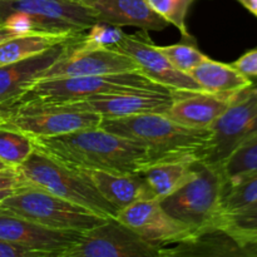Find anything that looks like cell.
Returning <instances> with one entry per match:
<instances>
[{
  "instance_id": "36",
  "label": "cell",
  "mask_w": 257,
  "mask_h": 257,
  "mask_svg": "<svg viewBox=\"0 0 257 257\" xmlns=\"http://www.w3.org/2000/svg\"><path fill=\"white\" fill-rule=\"evenodd\" d=\"M13 103H15V102L0 103V123H2L3 119H4V118L8 115V113H9L10 107H12Z\"/></svg>"
},
{
  "instance_id": "18",
  "label": "cell",
  "mask_w": 257,
  "mask_h": 257,
  "mask_svg": "<svg viewBox=\"0 0 257 257\" xmlns=\"http://www.w3.org/2000/svg\"><path fill=\"white\" fill-rule=\"evenodd\" d=\"M69 42L55 45L33 57L2 65L0 67V103L15 102L65 52Z\"/></svg>"
},
{
  "instance_id": "10",
  "label": "cell",
  "mask_w": 257,
  "mask_h": 257,
  "mask_svg": "<svg viewBox=\"0 0 257 257\" xmlns=\"http://www.w3.org/2000/svg\"><path fill=\"white\" fill-rule=\"evenodd\" d=\"M163 246L155 245L128 226L109 217L87 231L82 241L63 257H162Z\"/></svg>"
},
{
  "instance_id": "29",
  "label": "cell",
  "mask_w": 257,
  "mask_h": 257,
  "mask_svg": "<svg viewBox=\"0 0 257 257\" xmlns=\"http://www.w3.org/2000/svg\"><path fill=\"white\" fill-rule=\"evenodd\" d=\"M87 34H82L74 43V48L78 50L99 49L108 48L110 49L124 38V33L120 27L97 22L89 28Z\"/></svg>"
},
{
  "instance_id": "19",
  "label": "cell",
  "mask_w": 257,
  "mask_h": 257,
  "mask_svg": "<svg viewBox=\"0 0 257 257\" xmlns=\"http://www.w3.org/2000/svg\"><path fill=\"white\" fill-rule=\"evenodd\" d=\"M82 4L95 13L98 22L115 27H137L145 32H158L168 27L146 0H85Z\"/></svg>"
},
{
  "instance_id": "33",
  "label": "cell",
  "mask_w": 257,
  "mask_h": 257,
  "mask_svg": "<svg viewBox=\"0 0 257 257\" xmlns=\"http://www.w3.org/2000/svg\"><path fill=\"white\" fill-rule=\"evenodd\" d=\"M20 187H24V182L17 168L9 167L0 171V190H18Z\"/></svg>"
},
{
  "instance_id": "32",
  "label": "cell",
  "mask_w": 257,
  "mask_h": 257,
  "mask_svg": "<svg viewBox=\"0 0 257 257\" xmlns=\"http://www.w3.org/2000/svg\"><path fill=\"white\" fill-rule=\"evenodd\" d=\"M233 67L247 79L257 84V48L248 50L232 63Z\"/></svg>"
},
{
  "instance_id": "35",
  "label": "cell",
  "mask_w": 257,
  "mask_h": 257,
  "mask_svg": "<svg viewBox=\"0 0 257 257\" xmlns=\"http://www.w3.org/2000/svg\"><path fill=\"white\" fill-rule=\"evenodd\" d=\"M17 35L20 34H18V33L14 32L13 29H9V28L0 25V43H3L7 39H10V38L13 37H17Z\"/></svg>"
},
{
  "instance_id": "25",
  "label": "cell",
  "mask_w": 257,
  "mask_h": 257,
  "mask_svg": "<svg viewBox=\"0 0 257 257\" xmlns=\"http://www.w3.org/2000/svg\"><path fill=\"white\" fill-rule=\"evenodd\" d=\"M220 170L223 176V183L257 172V133L233 151L220 166Z\"/></svg>"
},
{
  "instance_id": "5",
  "label": "cell",
  "mask_w": 257,
  "mask_h": 257,
  "mask_svg": "<svg viewBox=\"0 0 257 257\" xmlns=\"http://www.w3.org/2000/svg\"><path fill=\"white\" fill-rule=\"evenodd\" d=\"M15 168L24 186L40 188L83 206L105 218L117 216V208L108 202L87 180L78 175L77 171L58 162L35 147L27 160Z\"/></svg>"
},
{
  "instance_id": "26",
  "label": "cell",
  "mask_w": 257,
  "mask_h": 257,
  "mask_svg": "<svg viewBox=\"0 0 257 257\" xmlns=\"http://www.w3.org/2000/svg\"><path fill=\"white\" fill-rule=\"evenodd\" d=\"M255 200H257V172L223 183L221 215L240 210Z\"/></svg>"
},
{
  "instance_id": "15",
  "label": "cell",
  "mask_w": 257,
  "mask_h": 257,
  "mask_svg": "<svg viewBox=\"0 0 257 257\" xmlns=\"http://www.w3.org/2000/svg\"><path fill=\"white\" fill-rule=\"evenodd\" d=\"M83 235L84 232L78 231L52 230L17 216L0 213V240L49 251L54 257L64 256L82 241Z\"/></svg>"
},
{
  "instance_id": "1",
  "label": "cell",
  "mask_w": 257,
  "mask_h": 257,
  "mask_svg": "<svg viewBox=\"0 0 257 257\" xmlns=\"http://www.w3.org/2000/svg\"><path fill=\"white\" fill-rule=\"evenodd\" d=\"M32 140L37 150L73 170L140 173L150 166L161 163L142 145L100 127Z\"/></svg>"
},
{
  "instance_id": "37",
  "label": "cell",
  "mask_w": 257,
  "mask_h": 257,
  "mask_svg": "<svg viewBox=\"0 0 257 257\" xmlns=\"http://www.w3.org/2000/svg\"><path fill=\"white\" fill-rule=\"evenodd\" d=\"M252 257H257V245L252 246Z\"/></svg>"
},
{
  "instance_id": "11",
  "label": "cell",
  "mask_w": 257,
  "mask_h": 257,
  "mask_svg": "<svg viewBox=\"0 0 257 257\" xmlns=\"http://www.w3.org/2000/svg\"><path fill=\"white\" fill-rule=\"evenodd\" d=\"M80 35L70 40L65 52L40 75L39 79L90 77L140 70L137 63L130 55L117 50L108 48L89 50L75 49L74 43Z\"/></svg>"
},
{
  "instance_id": "16",
  "label": "cell",
  "mask_w": 257,
  "mask_h": 257,
  "mask_svg": "<svg viewBox=\"0 0 257 257\" xmlns=\"http://www.w3.org/2000/svg\"><path fill=\"white\" fill-rule=\"evenodd\" d=\"M236 92H183L163 114L170 119L192 128H210L227 109Z\"/></svg>"
},
{
  "instance_id": "24",
  "label": "cell",
  "mask_w": 257,
  "mask_h": 257,
  "mask_svg": "<svg viewBox=\"0 0 257 257\" xmlns=\"http://www.w3.org/2000/svg\"><path fill=\"white\" fill-rule=\"evenodd\" d=\"M216 228L226 231L245 246L251 257V246L257 245V200L240 210L221 215Z\"/></svg>"
},
{
  "instance_id": "27",
  "label": "cell",
  "mask_w": 257,
  "mask_h": 257,
  "mask_svg": "<svg viewBox=\"0 0 257 257\" xmlns=\"http://www.w3.org/2000/svg\"><path fill=\"white\" fill-rule=\"evenodd\" d=\"M34 151L29 136L0 127V161L9 167H18Z\"/></svg>"
},
{
  "instance_id": "2",
  "label": "cell",
  "mask_w": 257,
  "mask_h": 257,
  "mask_svg": "<svg viewBox=\"0 0 257 257\" xmlns=\"http://www.w3.org/2000/svg\"><path fill=\"white\" fill-rule=\"evenodd\" d=\"M99 127L142 145L157 162L205 161L212 146L210 128H192L163 113L102 118Z\"/></svg>"
},
{
  "instance_id": "28",
  "label": "cell",
  "mask_w": 257,
  "mask_h": 257,
  "mask_svg": "<svg viewBox=\"0 0 257 257\" xmlns=\"http://www.w3.org/2000/svg\"><path fill=\"white\" fill-rule=\"evenodd\" d=\"M196 0H146L148 7L166 20L168 24H172L180 30L185 40L195 42V38L188 32L186 27V18L191 5Z\"/></svg>"
},
{
  "instance_id": "30",
  "label": "cell",
  "mask_w": 257,
  "mask_h": 257,
  "mask_svg": "<svg viewBox=\"0 0 257 257\" xmlns=\"http://www.w3.org/2000/svg\"><path fill=\"white\" fill-rule=\"evenodd\" d=\"M157 49L167 58L171 64L176 69L183 73H190L196 65L207 58L196 45L190 43H178V44L167 45V47H157Z\"/></svg>"
},
{
  "instance_id": "17",
  "label": "cell",
  "mask_w": 257,
  "mask_h": 257,
  "mask_svg": "<svg viewBox=\"0 0 257 257\" xmlns=\"http://www.w3.org/2000/svg\"><path fill=\"white\" fill-rule=\"evenodd\" d=\"M75 171L118 211L137 201L156 198L140 173H113L85 168H77Z\"/></svg>"
},
{
  "instance_id": "23",
  "label": "cell",
  "mask_w": 257,
  "mask_h": 257,
  "mask_svg": "<svg viewBox=\"0 0 257 257\" xmlns=\"http://www.w3.org/2000/svg\"><path fill=\"white\" fill-rule=\"evenodd\" d=\"M157 200L166 197L192 180L196 175L195 162L171 161L150 166L140 172Z\"/></svg>"
},
{
  "instance_id": "4",
  "label": "cell",
  "mask_w": 257,
  "mask_h": 257,
  "mask_svg": "<svg viewBox=\"0 0 257 257\" xmlns=\"http://www.w3.org/2000/svg\"><path fill=\"white\" fill-rule=\"evenodd\" d=\"M196 175L178 190L161 198L160 205L172 218L200 233L213 230L221 215L223 176L220 167L195 162Z\"/></svg>"
},
{
  "instance_id": "8",
  "label": "cell",
  "mask_w": 257,
  "mask_h": 257,
  "mask_svg": "<svg viewBox=\"0 0 257 257\" xmlns=\"http://www.w3.org/2000/svg\"><path fill=\"white\" fill-rule=\"evenodd\" d=\"M102 115L72 110L59 105L15 104L13 103L0 127L24 133L29 137H50L74 131L99 127Z\"/></svg>"
},
{
  "instance_id": "7",
  "label": "cell",
  "mask_w": 257,
  "mask_h": 257,
  "mask_svg": "<svg viewBox=\"0 0 257 257\" xmlns=\"http://www.w3.org/2000/svg\"><path fill=\"white\" fill-rule=\"evenodd\" d=\"M9 15H18L34 32L55 34L84 33L98 22L90 8L67 0H0V24Z\"/></svg>"
},
{
  "instance_id": "13",
  "label": "cell",
  "mask_w": 257,
  "mask_h": 257,
  "mask_svg": "<svg viewBox=\"0 0 257 257\" xmlns=\"http://www.w3.org/2000/svg\"><path fill=\"white\" fill-rule=\"evenodd\" d=\"M110 49L127 54L150 79L177 92H203L198 83L187 73L176 69L170 60L157 49L147 35H124Z\"/></svg>"
},
{
  "instance_id": "39",
  "label": "cell",
  "mask_w": 257,
  "mask_h": 257,
  "mask_svg": "<svg viewBox=\"0 0 257 257\" xmlns=\"http://www.w3.org/2000/svg\"><path fill=\"white\" fill-rule=\"evenodd\" d=\"M67 2H72V3H79V4H82L83 2H85V0H67Z\"/></svg>"
},
{
  "instance_id": "20",
  "label": "cell",
  "mask_w": 257,
  "mask_h": 257,
  "mask_svg": "<svg viewBox=\"0 0 257 257\" xmlns=\"http://www.w3.org/2000/svg\"><path fill=\"white\" fill-rule=\"evenodd\" d=\"M208 256L248 257L247 248L221 228L196 233L190 240L175 243V247L163 246L162 257Z\"/></svg>"
},
{
  "instance_id": "34",
  "label": "cell",
  "mask_w": 257,
  "mask_h": 257,
  "mask_svg": "<svg viewBox=\"0 0 257 257\" xmlns=\"http://www.w3.org/2000/svg\"><path fill=\"white\" fill-rule=\"evenodd\" d=\"M257 18V0H236Z\"/></svg>"
},
{
  "instance_id": "12",
  "label": "cell",
  "mask_w": 257,
  "mask_h": 257,
  "mask_svg": "<svg viewBox=\"0 0 257 257\" xmlns=\"http://www.w3.org/2000/svg\"><path fill=\"white\" fill-rule=\"evenodd\" d=\"M115 218L155 245H175L195 236L190 227L171 217L156 198L137 201L122 208Z\"/></svg>"
},
{
  "instance_id": "14",
  "label": "cell",
  "mask_w": 257,
  "mask_h": 257,
  "mask_svg": "<svg viewBox=\"0 0 257 257\" xmlns=\"http://www.w3.org/2000/svg\"><path fill=\"white\" fill-rule=\"evenodd\" d=\"M183 92L175 93H120V94L98 95L88 99L75 100L59 105L72 110H84L102 115V118H119L147 113H165L176 98Z\"/></svg>"
},
{
  "instance_id": "6",
  "label": "cell",
  "mask_w": 257,
  "mask_h": 257,
  "mask_svg": "<svg viewBox=\"0 0 257 257\" xmlns=\"http://www.w3.org/2000/svg\"><path fill=\"white\" fill-rule=\"evenodd\" d=\"M0 213L62 231L87 232L107 218L40 188L24 186L0 201Z\"/></svg>"
},
{
  "instance_id": "21",
  "label": "cell",
  "mask_w": 257,
  "mask_h": 257,
  "mask_svg": "<svg viewBox=\"0 0 257 257\" xmlns=\"http://www.w3.org/2000/svg\"><path fill=\"white\" fill-rule=\"evenodd\" d=\"M188 74L198 83L203 92L208 93H232L253 84L232 64L216 62L208 57Z\"/></svg>"
},
{
  "instance_id": "38",
  "label": "cell",
  "mask_w": 257,
  "mask_h": 257,
  "mask_svg": "<svg viewBox=\"0 0 257 257\" xmlns=\"http://www.w3.org/2000/svg\"><path fill=\"white\" fill-rule=\"evenodd\" d=\"M5 168H9V166H7L4 162H2V161H0V171L5 170Z\"/></svg>"
},
{
  "instance_id": "9",
  "label": "cell",
  "mask_w": 257,
  "mask_h": 257,
  "mask_svg": "<svg viewBox=\"0 0 257 257\" xmlns=\"http://www.w3.org/2000/svg\"><path fill=\"white\" fill-rule=\"evenodd\" d=\"M212 146L205 162L220 167L242 143L257 133V84L236 92L227 109L212 123Z\"/></svg>"
},
{
  "instance_id": "3",
  "label": "cell",
  "mask_w": 257,
  "mask_h": 257,
  "mask_svg": "<svg viewBox=\"0 0 257 257\" xmlns=\"http://www.w3.org/2000/svg\"><path fill=\"white\" fill-rule=\"evenodd\" d=\"M175 93L153 82L141 70L105 75L38 79L15 100V104H62L98 95L120 93Z\"/></svg>"
},
{
  "instance_id": "31",
  "label": "cell",
  "mask_w": 257,
  "mask_h": 257,
  "mask_svg": "<svg viewBox=\"0 0 257 257\" xmlns=\"http://www.w3.org/2000/svg\"><path fill=\"white\" fill-rule=\"evenodd\" d=\"M0 257H54L49 251L28 247L20 243L0 240Z\"/></svg>"
},
{
  "instance_id": "22",
  "label": "cell",
  "mask_w": 257,
  "mask_h": 257,
  "mask_svg": "<svg viewBox=\"0 0 257 257\" xmlns=\"http://www.w3.org/2000/svg\"><path fill=\"white\" fill-rule=\"evenodd\" d=\"M78 34H55V33L33 32L20 34L0 43V67L35 54L45 52L55 45L69 42Z\"/></svg>"
}]
</instances>
